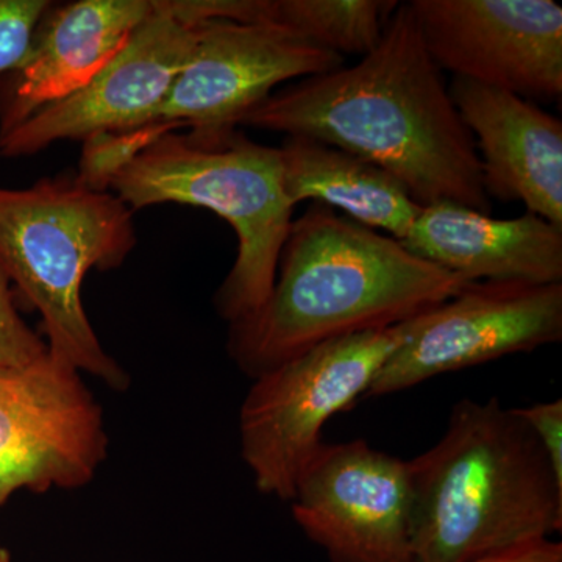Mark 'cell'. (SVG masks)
I'll return each instance as SVG.
<instances>
[{
	"instance_id": "6da1fadb",
	"label": "cell",
	"mask_w": 562,
	"mask_h": 562,
	"mask_svg": "<svg viewBox=\"0 0 562 562\" xmlns=\"http://www.w3.org/2000/svg\"><path fill=\"white\" fill-rule=\"evenodd\" d=\"M239 125L305 136L371 161L420 206L452 202L491 214L482 161L408 2L350 68L273 91Z\"/></svg>"
},
{
	"instance_id": "7a4b0ae2",
	"label": "cell",
	"mask_w": 562,
	"mask_h": 562,
	"mask_svg": "<svg viewBox=\"0 0 562 562\" xmlns=\"http://www.w3.org/2000/svg\"><path fill=\"white\" fill-rule=\"evenodd\" d=\"M465 283L397 239L313 203L292 221L269 297L228 327V357L257 379L321 344L405 324Z\"/></svg>"
},
{
	"instance_id": "3957f363",
	"label": "cell",
	"mask_w": 562,
	"mask_h": 562,
	"mask_svg": "<svg viewBox=\"0 0 562 562\" xmlns=\"http://www.w3.org/2000/svg\"><path fill=\"white\" fill-rule=\"evenodd\" d=\"M408 473L417 562H475L562 531V484L535 432L497 397L458 402Z\"/></svg>"
},
{
	"instance_id": "277c9868",
	"label": "cell",
	"mask_w": 562,
	"mask_h": 562,
	"mask_svg": "<svg viewBox=\"0 0 562 562\" xmlns=\"http://www.w3.org/2000/svg\"><path fill=\"white\" fill-rule=\"evenodd\" d=\"M135 246L133 211L77 173L25 190L0 187V269L40 313L52 357L120 392L131 387V373L103 349L81 286L92 269L120 268Z\"/></svg>"
},
{
	"instance_id": "5b68a950",
	"label": "cell",
	"mask_w": 562,
	"mask_h": 562,
	"mask_svg": "<svg viewBox=\"0 0 562 562\" xmlns=\"http://www.w3.org/2000/svg\"><path fill=\"white\" fill-rule=\"evenodd\" d=\"M109 190L132 211L180 203L232 225L238 254L214 294V308L228 325L257 312L271 294L295 209L284 191L279 147L236 131L165 133L110 177Z\"/></svg>"
},
{
	"instance_id": "8992f818",
	"label": "cell",
	"mask_w": 562,
	"mask_h": 562,
	"mask_svg": "<svg viewBox=\"0 0 562 562\" xmlns=\"http://www.w3.org/2000/svg\"><path fill=\"white\" fill-rule=\"evenodd\" d=\"M403 335L405 324L342 336L254 379L239 412V439L261 494L291 502L325 424L364 397Z\"/></svg>"
},
{
	"instance_id": "52a82bcc",
	"label": "cell",
	"mask_w": 562,
	"mask_h": 562,
	"mask_svg": "<svg viewBox=\"0 0 562 562\" xmlns=\"http://www.w3.org/2000/svg\"><path fill=\"white\" fill-rule=\"evenodd\" d=\"M194 44L149 124L151 140L190 128L195 135L231 133L284 81L342 68V55L310 43L276 22H195Z\"/></svg>"
},
{
	"instance_id": "ba28073f",
	"label": "cell",
	"mask_w": 562,
	"mask_h": 562,
	"mask_svg": "<svg viewBox=\"0 0 562 562\" xmlns=\"http://www.w3.org/2000/svg\"><path fill=\"white\" fill-rule=\"evenodd\" d=\"M562 283L468 281L453 297L405 322V335L364 397L561 342Z\"/></svg>"
},
{
	"instance_id": "9c48e42d",
	"label": "cell",
	"mask_w": 562,
	"mask_h": 562,
	"mask_svg": "<svg viewBox=\"0 0 562 562\" xmlns=\"http://www.w3.org/2000/svg\"><path fill=\"white\" fill-rule=\"evenodd\" d=\"M101 403L49 351L0 368V512L16 492L80 490L109 458Z\"/></svg>"
},
{
	"instance_id": "30bf717a",
	"label": "cell",
	"mask_w": 562,
	"mask_h": 562,
	"mask_svg": "<svg viewBox=\"0 0 562 562\" xmlns=\"http://www.w3.org/2000/svg\"><path fill=\"white\" fill-rule=\"evenodd\" d=\"M291 513L328 562H417L408 461L371 443H324L303 468Z\"/></svg>"
},
{
	"instance_id": "8fae6325",
	"label": "cell",
	"mask_w": 562,
	"mask_h": 562,
	"mask_svg": "<svg viewBox=\"0 0 562 562\" xmlns=\"http://www.w3.org/2000/svg\"><path fill=\"white\" fill-rule=\"evenodd\" d=\"M441 70L520 98L562 94V9L552 0H412Z\"/></svg>"
},
{
	"instance_id": "7c38bea8",
	"label": "cell",
	"mask_w": 562,
	"mask_h": 562,
	"mask_svg": "<svg viewBox=\"0 0 562 562\" xmlns=\"http://www.w3.org/2000/svg\"><path fill=\"white\" fill-rule=\"evenodd\" d=\"M194 36V24L181 20L171 0H154L150 16L90 83L0 136V157H32L58 140L143 128L190 57Z\"/></svg>"
},
{
	"instance_id": "4fadbf2b",
	"label": "cell",
	"mask_w": 562,
	"mask_h": 562,
	"mask_svg": "<svg viewBox=\"0 0 562 562\" xmlns=\"http://www.w3.org/2000/svg\"><path fill=\"white\" fill-rule=\"evenodd\" d=\"M154 11V0H77L44 13L18 68L0 77V136L90 83Z\"/></svg>"
},
{
	"instance_id": "5bb4252c",
	"label": "cell",
	"mask_w": 562,
	"mask_h": 562,
	"mask_svg": "<svg viewBox=\"0 0 562 562\" xmlns=\"http://www.w3.org/2000/svg\"><path fill=\"white\" fill-rule=\"evenodd\" d=\"M450 98L472 133L487 195L520 201L562 227V122L528 99L453 79Z\"/></svg>"
},
{
	"instance_id": "9a60e30c",
	"label": "cell",
	"mask_w": 562,
	"mask_h": 562,
	"mask_svg": "<svg viewBox=\"0 0 562 562\" xmlns=\"http://www.w3.org/2000/svg\"><path fill=\"white\" fill-rule=\"evenodd\" d=\"M465 281L562 283V227L538 214L495 220L452 202L424 206L402 241Z\"/></svg>"
},
{
	"instance_id": "2e32d148",
	"label": "cell",
	"mask_w": 562,
	"mask_h": 562,
	"mask_svg": "<svg viewBox=\"0 0 562 562\" xmlns=\"http://www.w3.org/2000/svg\"><path fill=\"white\" fill-rule=\"evenodd\" d=\"M284 191L297 206L314 201L342 216L405 241L422 209L408 190L371 161L305 136L279 147Z\"/></svg>"
},
{
	"instance_id": "e0dca14e",
	"label": "cell",
	"mask_w": 562,
	"mask_h": 562,
	"mask_svg": "<svg viewBox=\"0 0 562 562\" xmlns=\"http://www.w3.org/2000/svg\"><path fill=\"white\" fill-rule=\"evenodd\" d=\"M397 5L395 0H268L266 21L342 57H364L382 40Z\"/></svg>"
},
{
	"instance_id": "ac0fdd59",
	"label": "cell",
	"mask_w": 562,
	"mask_h": 562,
	"mask_svg": "<svg viewBox=\"0 0 562 562\" xmlns=\"http://www.w3.org/2000/svg\"><path fill=\"white\" fill-rule=\"evenodd\" d=\"M49 0H0V77L20 66Z\"/></svg>"
},
{
	"instance_id": "d6986e66",
	"label": "cell",
	"mask_w": 562,
	"mask_h": 562,
	"mask_svg": "<svg viewBox=\"0 0 562 562\" xmlns=\"http://www.w3.org/2000/svg\"><path fill=\"white\" fill-rule=\"evenodd\" d=\"M47 344L22 319L13 291L0 269V368H20L47 353Z\"/></svg>"
},
{
	"instance_id": "ffe728a7",
	"label": "cell",
	"mask_w": 562,
	"mask_h": 562,
	"mask_svg": "<svg viewBox=\"0 0 562 562\" xmlns=\"http://www.w3.org/2000/svg\"><path fill=\"white\" fill-rule=\"evenodd\" d=\"M531 428L549 458L558 483L562 484V398L514 408Z\"/></svg>"
},
{
	"instance_id": "44dd1931",
	"label": "cell",
	"mask_w": 562,
	"mask_h": 562,
	"mask_svg": "<svg viewBox=\"0 0 562 562\" xmlns=\"http://www.w3.org/2000/svg\"><path fill=\"white\" fill-rule=\"evenodd\" d=\"M475 562H562V543L554 539H542Z\"/></svg>"
},
{
	"instance_id": "7402d4cb",
	"label": "cell",
	"mask_w": 562,
	"mask_h": 562,
	"mask_svg": "<svg viewBox=\"0 0 562 562\" xmlns=\"http://www.w3.org/2000/svg\"><path fill=\"white\" fill-rule=\"evenodd\" d=\"M0 562H13L10 550L0 541Z\"/></svg>"
}]
</instances>
